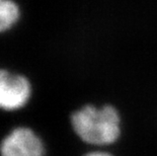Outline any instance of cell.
<instances>
[{
	"mask_svg": "<svg viewBox=\"0 0 157 156\" xmlns=\"http://www.w3.org/2000/svg\"><path fill=\"white\" fill-rule=\"evenodd\" d=\"M22 18V8L15 0H0V35L17 26Z\"/></svg>",
	"mask_w": 157,
	"mask_h": 156,
	"instance_id": "4",
	"label": "cell"
},
{
	"mask_svg": "<svg viewBox=\"0 0 157 156\" xmlns=\"http://www.w3.org/2000/svg\"><path fill=\"white\" fill-rule=\"evenodd\" d=\"M84 156H113V155L109 154V153H106V152L96 151V152H90V153L85 154Z\"/></svg>",
	"mask_w": 157,
	"mask_h": 156,
	"instance_id": "5",
	"label": "cell"
},
{
	"mask_svg": "<svg viewBox=\"0 0 157 156\" xmlns=\"http://www.w3.org/2000/svg\"><path fill=\"white\" fill-rule=\"evenodd\" d=\"M0 156H46V145L34 128L18 124L0 138Z\"/></svg>",
	"mask_w": 157,
	"mask_h": 156,
	"instance_id": "3",
	"label": "cell"
},
{
	"mask_svg": "<svg viewBox=\"0 0 157 156\" xmlns=\"http://www.w3.org/2000/svg\"><path fill=\"white\" fill-rule=\"evenodd\" d=\"M34 87L31 78L22 72L0 67V112L13 114L31 102Z\"/></svg>",
	"mask_w": 157,
	"mask_h": 156,
	"instance_id": "2",
	"label": "cell"
},
{
	"mask_svg": "<svg viewBox=\"0 0 157 156\" xmlns=\"http://www.w3.org/2000/svg\"><path fill=\"white\" fill-rule=\"evenodd\" d=\"M73 131L83 142L91 145H109L120 136V117L113 107L85 105L70 118Z\"/></svg>",
	"mask_w": 157,
	"mask_h": 156,
	"instance_id": "1",
	"label": "cell"
}]
</instances>
